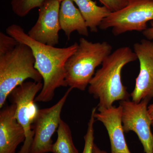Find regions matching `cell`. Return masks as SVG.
<instances>
[{"mask_svg":"<svg viewBox=\"0 0 153 153\" xmlns=\"http://www.w3.org/2000/svg\"><path fill=\"white\" fill-rule=\"evenodd\" d=\"M6 33L19 43L32 49L35 59V68L43 78V86L35 99L36 102L51 101L58 88L67 86L65 77L66 61L77 50V43L65 48H57L39 43L25 33L24 29L13 24L6 29Z\"/></svg>","mask_w":153,"mask_h":153,"instance_id":"1","label":"cell"},{"mask_svg":"<svg viewBox=\"0 0 153 153\" xmlns=\"http://www.w3.org/2000/svg\"><path fill=\"white\" fill-rule=\"evenodd\" d=\"M137 59L136 54L128 47L118 48L105 59L88 86L89 93L99 100L97 108H108L114 102L128 100L130 95L123 84L122 71Z\"/></svg>","mask_w":153,"mask_h":153,"instance_id":"2","label":"cell"},{"mask_svg":"<svg viewBox=\"0 0 153 153\" xmlns=\"http://www.w3.org/2000/svg\"><path fill=\"white\" fill-rule=\"evenodd\" d=\"M112 50V46L106 41L93 43L85 38H79L77 50L65 64L67 86L85 91L95 74L96 68L102 65Z\"/></svg>","mask_w":153,"mask_h":153,"instance_id":"3","label":"cell"},{"mask_svg":"<svg viewBox=\"0 0 153 153\" xmlns=\"http://www.w3.org/2000/svg\"><path fill=\"white\" fill-rule=\"evenodd\" d=\"M35 64L32 49L22 43L0 56V108H2L13 91L27 79L42 82L43 78Z\"/></svg>","mask_w":153,"mask_h":153,"instance_id":"4","label":"cell"},{"mask_svg":"<svg viewBox=\"0 0 153 153\" xmlns=\"http://www.w3.org/2000/svg\"><path fill=\"white\" fill-rule=\"evenodd\" d=\"M153 20V0H128L125 7L111 13L99 28H111L113 35L117 36L131 31L143 32L148 28V22Z\"/></svg>","mask_w":153,"mask_h":153,"instance_id":"5","label":"cell"},{"mask_svg":"<svg viewBox=\"0 0 153 153\" xmlns=\"http://www.w3.org/2000/svg\"><path fill=\"white\" fill-rule=\"evenodd\" d=\"M43 86L42 82H25L10 94L12 103L16 107V118L23 128L25 135V142L18 153H30L34 136L33 125L38 110L35 99Z\"/></svg>","mask_w":153,"mask_h":153,"instance_id":"6","label":"cell"},{"mask_svg":"<svg viewBox=\"0 0 153 153\" xmlns=\"http://www.w3.org/2000/svg\"><path fill=\"white\" fill-rule=\"evenodd\" d=\"M72 89L69 88L56 104L50 107L38 109L33 125L34 136L30 153L52 152L53 144L52 137L59 126L61 111Z\"/></svg>","mask_w":153,"mask_h":153,"instance_id":"7","label":"cell"},{"mask_svg":"<svg viewBox=\"0 0 153 153\" xmlns=\"http://www.w3.org/2000/svg\"><path fill=\"white\" fill-rule=\"evenodd\" d=\"M150 100L146 98L137 103L128 100L120 102L122 107V120L124 132L135 133L145 153H152L153 150L152 122L148 109Z\"/></svg>","mask_w":153,"mask_h":153,"instance_id":"8","label":"cell"},{"mask_svg":"<svg viewBox=\"0 0 153 153\" xmlns=\"http://www.w3.org/2000/svg\"><path fill=\"white\" fill-rule=\"evenodd\" d=\"M60 3L58 0H45L39 7L37 22L28 32L30 38L52 47L58 44L61 30L59 20Z\"/></svg>","mask_w":153,"mask_h":153,"instance_id":"9","label":"cell"},{"mask_svg":"<svg viewBox=\"0 0 153 153\" xmlns=\"http://www.w3.org/2000/svg\"><path fill=\"white\" fill-rule=\"evenodd\" d=\"M134 51L139 60V74L130 96L137 103L145 99L153 98V42L142 39L134 44Z\"/></svg>","mask_w":153,"mask_h":153,"instance_id":"10","label":"cell"},{"mask_svg":"<svg viewBox=\"0 0 153 153\" xmlns=\"http://www.w3.org/2000/svg\"><path fill=\"white\" fill-rule=\"evenodd\" d=\"M14 103L0 111V153H16L18 146L24 143L25 131L16 117Z\"/></svg>","mask_w":153,"mask_h":153,"instance_id":"11","label":"cell"},{"mask_svg":"<svg viewBox=\"0 0 153 153\" xmlns=\"http://www.w3.org/2000/svg\"><path fill=\"white\" fill-rule=\"evenodd\" d=\"M97 109L99 112H95L94 117L102 123L106 129L110 142L111 153H131L125 137L122 120L121 105Z\"/></svg>","mask_w":153,"mask_h":153,"instance_id":"12","label":"cell"},{"mask_svg":"<svg viewBox=\"0 0 153 153\" xmlns=\"http://www.w3.org/2000/svg\"><path fill=\"white\" fill-rule=\"evenodd\" d=\"M59 20L61 30L64 31L68 40L74 31L82 36H88V28L85 20L72 0H63L61 2Z\"/></svg>","mask_w":153,"mask_h":153,"instance_id":"13","label":"cell"},{"mask_svg":"<svg viewBox=\"0 0 153 153\" xmlns=\"http://www.w3.org/2000/svg\"><path fill=\"white\" fill-rule=\"evenodd\" d=\"M78 7L87 27L92 33H97L104 19L112 12L106 7H100L92 0H72Z\"/></svg>","mask_w":153,"mask_h":153,"instance_id":"14","label":"cell"},{"mask_svg":"<svg viewBox=\"0 0 153 153\" xmlns=\"http://www.w3.org/2000/svg\"><path fill=\"white\" fill-rule=\"evenodd\" d=\"M57 139L52 146L53 153H79L72 140L69 126L61 119L57 130Z\"/></svg>","mask_w":153,"mask_h":153,"instance_id":"15","label":"cell"},{"mask_svg":"<svg viewBox=\"0 0 153 153\" xmlns=\"http://www.w3.org/2000/svg\"><path fill=\"white\" fill-rule=\"evenodd\" d=\"M45 0H12L11 7L14 13L20 17L27 15L32 10L40 7Z\"/></svg>","mask_w":153,"mask_h":153,"instance_id":"16","label":"cell"},{"mask_svg":"<svg viewBox=\"0 0 153 153\" xmlns=\"http://www.w3.org/2000/svg\"><path fill=\"white\" fill-rule=\"evenodd\" d=\"M97 108H94L91 111L89 122L88 124L87 132L84 136L85 140L84 149L82 153H93L94 145V124L95 121L94 114Z\"/></svg>","mask_w":153,"mask_h":153,"instance_id":"17","label":"cell"},{"mask_svg":"<svg viewBox=\"0 0 153 153\" xmlns=\"http://www.w3.org/2000/svg\"><path fill=\"white\" fill-rule=\"evenodd\" d=\"M19 42L13 37L0 33V56L4 55L13 50Z\"/></svg>","mask_w":153,"mask_h":153,"instance_id":"18","label":"cell"},{"mask_svg":"<svg viewBox=\"0 0 153 153\" xmlns=\"http://www.w3.org/2000/svg\"><path fill=\"white\" fill-rule=\"evenodd\" d=\"M103 6L113 12H117L125 7L128 0H99Z\"/></svg>","mask_w":153,"mask_h":153,"instance_id":"19","label":"cell"},{"mask_svg":"<svg viewBox=\"0 0 153 153\" xmlns=\"http://www.w3.org/2000/svg\"><path fill=\"white\" fill-rule=\"evenodd\" d=\"M150 27H148L146 30L143 32V35L146 39L152 41L153 40V20L150 22Z\"/></svg>","mask_w":153,"mask_h":153,"instance_id":"20","label":"cell"},{"mask_svg":"<svg viewBox=\"0 0 153 153\" xmlns=\"http://www.w3.org/2000/svg\"><path fill=\"white\" fill-rule=\"evenodd\" d=\"M148 112L152 122V127L153 128V103L148 106Z\"/></svg>","mask_w":153,"mask_h":153,"instance_id":"21","label":"cell"},{"mask_svg":"<svg viewBox=\"0 0 153 153\" xmlns=\"http://www.w3.org/2000/svg\"><path fill=\"white\" fill-rule=\"evenodd\" d=\"M93 153H101V150L95 144L94 145Z\"/></svg>","mask_w":153,"mask_h":153,"instance_id":"22","label":"cell"},{"mask_svg":"<svg viewBox=\"0 0 153 153\" xmlns=\"http://www.w3.org/2000/svg\"><path fill=\"white\" fill-rule=\"evenodd\" d=\"M101 153H108L107 152L105 151L101 150Z\"/></svg>","mask_w":153,"mask_h":153,"instance_id":"23","label":"cell"},{"mask_svg":"<svg viewBox=\"0 0 153 153\" xmlns=\"http://www.w3.org/2000/svg\"><path fill=\"white\" fill-rule=\"evenodd\" d=\"M58 1H59L60 2H61L62 1H63V0H58Z\"/></svg>","mask_w":153,"mask_h":153,"instance_id":"24","label":"cell"},{"mask_svg":"<svg viewBox=\"0 0 153 153\" xmlns=\"http://www.w3.org/2000/svg\"></svg>","mask_w":153,"mask_h":153,"instance_id":"25","label":"cell"}]
</instances>
